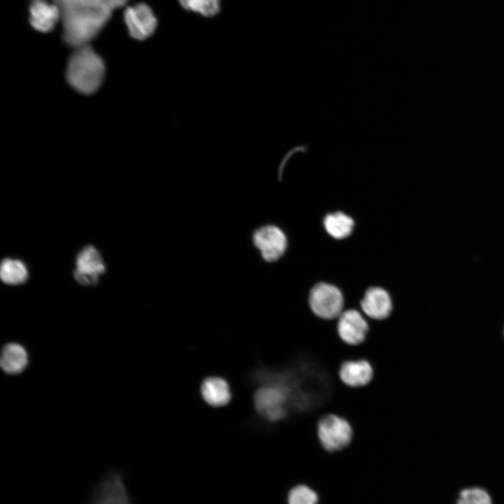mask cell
<instances>
[{
	"instance_id": "12",
	"label": "cell",
	"mask_w": 504,
	"mask_h": 504,
	"mask_svg": "<svg viewBox=\"0 0 504 504\" xmlns=\"http://www.w3.org/2000/svg\"><path fill=\"white\" fill-rule=\"evenodd\" d=\"M339 375L345 385L353 388L363 387L373 379L374 369L365 359L349 360L342 363Z\"/></svg>"
},
{
	"instance_id": "17",
	"label": "cell",
	"mask_w": 504,
	"mask_h": 504,
	"mask_svg": "<svg viewBox=\"0 0 504 504\" xmlns=\"http://www.w3.org/2000/svg\"><path fill=\"white\" fill-rule=\"evenodd\" d=\"M455 504H493V496L484 487L472 486L462 488Z\"/></svg>"
},
{
	"instance_id": "13",
	"label": "cell",
	"mask_w": 504,
	"mask_h": 504,
	"mask_svg": "<svg viewBox=\"0 0 504 504\" xmlns=\"http://www.w3.org/2000/svg\"><path fill=\"white\" fill-rule=\"evenodd\" d=\"M28 354L25 348L19 343H7L2 349L0 364L2 370L8 374L22 372L27 366Z\"/></svg>"
},
{
	"instance_id": "16",
	"label": "cell",
	"mask_w": 504,
	"mask_h": 504,
	"mask_svg": "<svg viewBox=\"0 0 504 504\" xmlns=\"http://www.w3.org/2000/svg\"><path fill=\"white\" fill-rule=\"evenodd\" d=\"M0 276L2 281L6 284H21L28 278L27 267L20 260L5 258L1 263Z\"/></svg>"
},
{
	"instance_id": "2",
	"label": "cell",
	"mask_w": 504,
	"mask_h": 504,
	"mask_svg": "<svg viewBox=\"0 0 504 504\" xmlns=\"http://www.w3.org/2000/svg\"><path fill=\"white\" fill-rule=\"evenodd\" d=\"M75 49L67 64V81L78 92L92 94L99 88L104 79V61L90 44Z\"/></svg>"
},
{
	"instance_id": "9",
	"label": "cell",
	"mask_w": 504,
	"mask_h": 504,
	"mask_svg": "<svg viewBox=\"0 0 504 504\" xmlns=\"http://www.w3.org/2000/svg\"><path fill=\"white\" fill-rule=\"evenodd\" d=\"M253 240L262 258L267 262H273L281 258L287 246L285 234L274 225H265L258 229L253 234Z\"/></svg>"
},
{
	"instance_id": "20",
	"label": "cell",
	"mask_w": 504,
	"mask_h": 504,
	"mask_svg": "<svg viewBox=\"0 0 504 504\" xmlns=\"http://www.w3.org/2000/svg\"><path fill=\"white\" fill-rule=\"evenodd\" d=\"M104 2L112 10L123 6L128 0H103Z\"/></svg>"
},
{
	"instance_id": "6",
	"label": "cell",
	"mask_w": 504,
	"mask_h": 504,
	"mask_svg": "<svg viewBox=\"0 0 504 504\" xmlns=\"http://www.w3.org/2000/svg\"><path fill=\"white\" fill-rule=\"evenodd\" d=\"M123 19L130 36L138 41L150 37L158 25L156 16L146 3L127 6L124 10Z\"/></svg>"
},
{
	"instance_id": "11",
	"label": "cell",
	"mask_w": 504,
	"mask_h": 504,
	"mask_svg": "<svg viewBox=\"0 0 504 504\" xmlns=\"http://www.w3.org/2000/svg\"><path fill=\"white\" fill-rule=\"evenodd\" d=\"M61 20V10L55 4L46 0L32 1L29 7V24L35 30L41 33L51 31Z\"/></svg>"
},
{
	"instance_id": "10",
	"label": "cell",
	"mask_w": 504,
	"mask_h": 504,
	"mask_svg": "<svg viewBox=\"0 0 504 504\" xmlns=\"http://www.w3.org/2000/svg\"><path fill=\"white\" fill-rule=\"evenodd\" d=\"M361 312L369 319L383 321L393 312L391 298L386 290L379 287L368 288L360 302Z\"/></svg>"
},
{
	"instance_id": "15",
	"label": "cell",
	"mask_w": 504,
	"mask_h": 504,
	"mask_svg": "<svg viewBox=\"0 0 504 504\" xmlns=\"http://www.w3.org/2000/svg\"><path fill=\"white\" fill-rule=\"evenodd\" d=\"M323 225L326 232L332 237L341 239L349 236L354 229V221L348 215L337 211L326 216Z\"/></svg>"
},
{
	"instance_id": "7",
	"label": "cell",
	"mask_w": 504,
	"mask_h": 504,
	"mask_svg": "<svg viewBox=\"0 0 504 504\" xmlns=\"http://www.w3.org/2000/svg\"><path fill=\"white\" fill-rule=\"evenodd\" d=\"M337 330L344 342L358 346L365 342L370 330L368 318L356 309H344L337 319Z\"/></svg>"
},
{
	"instance_id": "22",
	"label": "cell",
	"mask_w": 504,
	"mask_h": 504,
	"mask_svg": "<svg viewBox=\"0 0 504 504\" xmlns=\"http://www.w3.org/2000/svg\"><path fill=\"white\" fill-rule=\"evenodd\" d=\"M503 333H504V329H503Z\"/></svg>"
},
{
	"instance_id": "14",
	"label": "cell",
	"mask_w": 504,
	"mask_h": 504,
	"mask_svg": "<svg viewBox=\"0 0 504 504\" xmlns=\"http://www.w3.org/2000/svg\"><path fill=\"white\" fill-rule=\"evenodd\" d=\"M201 393L204 400L214 407L227 404L231 398L228 384L223 379L217 377L204 379L202 384Z\"/></svg>"
},
{
	"instance_id": "18",
	"label": "cell",
	"mask_w": 504,
	"mask_h": 504,
	"mask_svg": "<svg viewBox=\"0 0 504 504\" xmlns=\"http://www.w3.org/2000/svg\"><path fill=\"white\" fill-rule=\"evenodd\" d=\"M186 10L200 13L204 17H213L220 10V0H178Z\"/></svg>"
},
{
	"instance_id": "5",
	"label": "cell",
	"mask_w": 504,
	"mask_h": 504,
	"mask_svg": "<svg viewBox=\"0 0 504 504\" xmlns=\"http://www.w3.org/2000/svg\"><path fill=\"white\" fill-rule=\"evenodd\" d=\"M344 298L336 286L321 282L310 290L309 305L316 317L327 321L336 320L344 309Z\"/></svg>"
},
{
	"instance_id": "21",
	"label": "cell",
	"mask_w": 504,
	"mask_h": 504,
	"mask_svg": "<svg viewBox=\"0 0 504 504\" xmlns=\"http://www.w3.org/2000/svg\"><path fill=\"white\" fill-rule=\"evenodd\" d=\"M35 1V0H31V1Z\"/></svg>"
},
{
	"instance_id": "8",
	"label": "cell",
	"mask_w": 504,
	"mask_h": 504,
	"mask_svg": "<svg viewBox=\"0 0 504 504\" xmlns=\"http://www.w3.org/2000/svg\"><path fill=\"white\" fill-rule=\"evenodd\" d=\"M76 267L74 272L76 280L84 286L95 285L106 267L100 253L93 246H86L78 253Z\"/></svg>"
},
{
	"instance_id": "3",
	"label": "cell",
	"mask_w": 504,
	"mask_h": 504,
	"mask_svg": "<svg viewBox=\"0 0 504 504\" xmlns=\"http://www.w3.org/2000/svg\"><path fill=\"white\" fill-rule=\"evenodd\" d=\"M82 504H135L124 471L113 468L104 472L93 484Z\"/></svg>"
},
{
	"instance_id": "19",
	"label": "cell",
	"mask_w": 504,
	"mask_h": 504,
	"mask_svg": "<svg viewBox=\"0 0 504 504\" xmlns=\"http://www.w3.org/2000/svg\"><path fill=\"white\" fill-rule=\"evenodd\" d=\"M318 496L305 485H298L289 491L288 504H317Z\"/></svg>"
},
{
	"instance_id": "4",
	"label": "cell",
	"mask_w": 504,
	"mask_h": 504,
	"mask_svg": "<svg viewBox=\"0 0 504 504\" xmlns=\"http://www.w3.org/2000/svg\"><path fill=\"white\" fill-rule=\"evenodd\" d=\"M317 430L321 446L330 453L338 452L347 448L354 435L349 422L334 414L322 416L318 422Z\"/></svg>"
},
{
	"instance_id": "1",
	"label": "cell",
	"mask_w": 504,
	"mask_h": 504,
	"mask_svg": "<svg viewBox=\"0 0 504 504\" xmlns=\"http://www.w3.org/2000/svg\"><path fill=\"white\" fill-rule=\"evenodd\" d=\"M60 10L63 41L74 48L89 45L105 27L113 11L103 0L77 2Z\"/></svg>"
}]
</instances>
